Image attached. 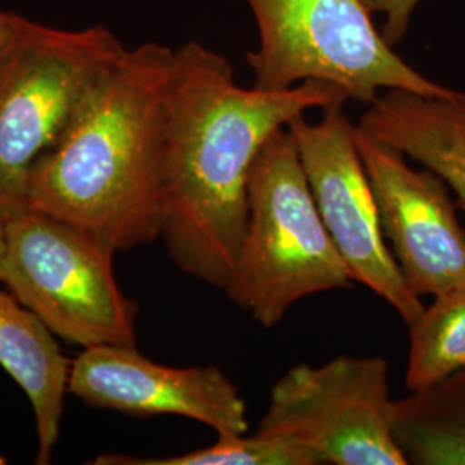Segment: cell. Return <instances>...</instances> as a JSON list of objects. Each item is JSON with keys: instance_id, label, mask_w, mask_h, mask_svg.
I'll return each instance as SVG.
<instances>
[{"instance_id": "19", "label": "cell", "mask_w": 465, "mask_h": 465, "mask_svg": "<svg viewBox=\"0 0 465 465\" xmlns=\"http://www.w3.org/2000/svg\"><path fill=\"white\" fill-rule=\"evenodd\" d=\"M0 464H4V460H2V459H0Z\"/></svg>"}, {"instance_id": "9", "label": "cell", "mask_w": 465, "mask_h": 465, "mask_svg": "<svg viewBox=\"0 0 465 465\" xmlns=\"http://www.w3.org/2000/svg\"><path fill=\"white\" fill-rule=\"evenodd\" d=\"M357 149L382 234L412 293L438 297L465 286V230L449 184L428 167L411 166L407 155L359 126Z\"/></svg>"}, {"instance_id": "8", "label": "cell", "mask_w": 465, "mask_h": 465, "mask_svg": "<svg viewBox=\"0 0 465 465\" xmlns=\"http://www.w3.org/2000/svg\"><path fill=\"white\" fill-rule=\"evenodd\" d=\"M288 130L317 211L353 282L364 284L403 322L412 324L426 305L407 286L382 234L372 186L357 149V126L347 116L345 104L322 109L316 123L297 117Z\"/></svg>"}, {"instance_id": "7", "label": "cell", "mask_w": 465, "mask_h": 465, "mask_svg": "<svg viewBox=\"0 0 465 465\" xmlns=\"http://www.w3.org/2000/svg\"><path fill=\"white\" fill-rule=\"evenodd\" d=\"M391 416L390 362L340 355L290 367L272 384L257 430L295 438L321 465H407Z\"/></svg>"}, {"instance_id": "12", "label": "cell", "mask_w": 465, "mask_h": 465, "mask_svg": "<svg viewBox=\"0 0 465 465\" xmlns=\"http://www.w3.org/2000/svg\"><path fill=\"white\" fill-rule=\"evenodd\" d=\"M47 324L0 288V367L17 382L34 409L36 464H50L59 440L71 362Z\"/></svg>"}, {"instance_id": "11", "label": "cell", "mask_w": 465, "mask_h": 465, "mask_svg": "<svg viewBox=\"0 0 465 465\" xmlns=\"http://www.w3.org/2000/svg\"><path fill=\"white\" fill-rule=\"evenodd\" d=\"M357 126L441 176L457 207L465 213L464 92L428 97L386 90L369 105Z\"/></svg>"}, {"instance_id": "3", "label": "cell", "mask_w": 465, "mask_h": 465, "mask_svg": "<svg viewBox=\"0 0 465 465\" xmlns=\"http://www.w3.org/2000/svg\"><path fill=\"white\" fill-rule=\"evenodd\" d=\"M351 282L317 211L295 140L282 128L250 169L245 232L224 292L253 321L272 328L300 300Z\"/></svg>"}, {"instance_id": "13", "label": "cell", "mask_w": 465, "mask_h": 465, "mask_svg": "<svg viewBox=\"0 0 465 465\" xmlns=\"http://www.w3.org/2000/svg\"><path fill=\"white\" fill-rule=\"evenodd\" d=\"M391 424L407 464L465 465V369L393 400Z\"/></svg>"}, {"instance_id": "16", "label": "cell", "mask_w": 465, "mask_h": 465, "mask_svg": "<svg viewBox=\"0 0 465 465\" xmlns=\"http://www.w3.org/2000/svg\"><path fill=\"white\" fill-rule=\"evenodd\" d=\"M372 15H381V34L386 42L395 47L403 40L409 30L411 19L416 13L420 0H364Z\"/></svg>"}, {"instance_id": "15", "label": "cell", "mask_w": 465, "mask_h": 465, "mask_svg": "<svg viewBox=\"0 0 465 465\" xmlns=\"http://www.w3.org/2000/svg\"><path fill=\"white\" fill-rule=\"evenodd\" d=\"M97 465H321L316 453L295 438L257 431L217 434L216 443L161 459L102 455Z\"/></svg>"}, {"instance_id": "10", "label": "cell", "mask_w": 465, "mask_h": 465, "mask_svg": "<svg viewBox=\"0 0 465 465\" xmlns=\"http://www.w3.org/2000/svg\"><path fill=\"white\" fill-rule=\"evenodd\" d=\"M67 393L128 416L186 417L216 434L249 432L245 400L219 367L163 366L136 347L82 350L71 362Z\"/></svg>"}, {"instance_id": "5", "label": "cell", "mask_w": 465, "mask_h": 465, "mask_svg": "<svg viewBox=\"0 0 465 465\" xmlns=\"http://www.w3.org/2000/svg\"><path fill=\"white\" fill-rule=\"evenodd\" d=\"M128 49L109 28L61 30L15 13L0 50V213L25 207L36 161Z\"/></svg>"}, {"instance_id": "18", "label": "cell", "mask_w": 465, "mask_h": 465, "mask_svg": "<svg viewBox=\"0 0 465 465\" xmlns=\"http://www.w3.org/2000/svg\"><path fill=\"white\" fill-rule=\"evenodd\" d=\"M4 247H5V219L0 213V278H2V262H4Z\"/></svg>"}, {"instance_id": "17", "label": "cell", "mask_w": 465, "mask_h": 465, "mask_svg": "<svg viewBox=\"0 0 465 465\" xmlns=\"http://www.w3.org/2000/svg\"><path fill=\"white\" fill-rule=\"evenodd\" d=\"M13 23H15V13H7L0 9V50L13 30Z\"/></svg>"}, {"instance_id": "6", "label": "cell", "mask_w": 465, "mask_h": 465, "mask_svg": "<svg viewBox=\"0 0 465 465\" xmlns=\"http://www.w3.org/2000/svg\"><path fill=\"white\" fill-rule=\"evenodd\" d=\"M4 219L0 282L50 331L84 350L136 347L138 305L117 284L114 250L82 228L26 205Z\"/></svg>"}, {"instance_id": "14", "label": "cell", "mask_w": 465, "mask_h": 465, "mask_svg": "<svg viewBox=\"0 0 465 465\" xmlns=\"http://www.w3.org/2000/svg\"><path fill=\"white\" fill-rule=\"evenodd\" d=\"M411 328L405 386L417 391L465 369V286L432 297Z\"/></svg>"}, {"instance_id": "4", "label": "cell", "mask_w": 465, "mask_h": 465, "mask_svg": "<svg viewBox=\"0 0 465 465\" xmlns=\"http://www.w3.org/2000/svg\"><path fill=\"white\" fill-rule=\"evenodd\" d=\"M255 17L259 44L247 64L259 90L282 92L305 82L338 86L371 105L386 90L450 97L407 64L376 28L364 0H242Z\"/></svg>"}, {"instance_id": "1", "label": "cell", "mask_w": 465, "mask_h": 465, "mask_svg": "<svg viewBox=\"0 0 465 465\" xmlns=\"http://www.w3.org/2000/svg\"><path fill=\"white\" fill-rule=\"evenodd\" d=\"M347 102L322 82L243 88L216 50L197 40L173 49L161 240L174 264L224 290L245 232L250 169L269 136L311 109Z\"/></svg>"}, {"instance_id": "2", "label": "cell", "mask_w": 465, "mask_h": 465, "mask_svg": "<svg viewBox=\"0 0 465 465\" xmlns=\"http://www.w3.org/2000/svg\"><path fill=\"white\" fill-rule=\"evenodd\" d=\"M171 61L157 42L124 50L32 167L25 205L114 252L161 238Z\"/></svg>"}]
</instances>
